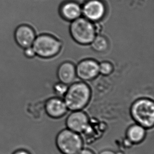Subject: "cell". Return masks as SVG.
<instances>
[{"instance_id": "277c9868", "label": "cell", "mask_w": 154, "mask_h": 154, "mask_svg": "<svg viewBox=\"0 0 154 154\" xmlns=\"http://www.w3.org/2000/svg\"><path fill=\"white\" fill-rule=\"evenodd\" d=\"M32 46L37 56L48 58L56 55L60 52L61 43L53 36L43 34L36 37Z\"/></svg>"}, {"instance_id": "d6986e66", "label": "cell", "mask_w": 154, "mask_h": 154, "mask_svg": "<svg viewBox=\"0 0 154 154\" xmlns=\"http://www.w3.org/2000/svg\"><path fill=\"white\" fill-rule=\"evenodd\" d=\"M99 154H116V152H114L112 150H105L101 152Z\"/></svg>"}, {"instance_id": "52a82bcc", "label": "cell", "mask_w": 154, "mask_h": 154, "mask_svg": "<svg viewBox=\"0 0 154 154\" xmlns=\"http://www.w3.org/2000/svg\"><path fill=\"white\" fill-rule=\"evenodd\" d=\"M106 12L104 3L100 0H88L82 8V13L90 21H98L102 19Z\"/></svg>"}, {"instance_id": "4fadbf2b", "label": "cell", "mask_w": 154, "mask_h": 154, "mask_svg": "<svg viewBox=\"0 0 154 154\" xmlns=\"http://www.w3.org/2000/svg\"><path fill=\"white\" fill-rule=\"evenodd\" d=\"M146 131L145 128L139 124L132 125L127 131L128 140L131 143H140L145 137Z\"/></svg>"}, {"instance_id": "44dd1931", "label": "cell", "mask_w": 154, "mask_h": 154, "mask_svg": "<svg viewBox=\"0 0 154 154\" xmlns=\"http://www.w3.org/2000/svg\"><path fill=\"white\" fill-rule=\"evenodd\" d=\"M116 154H124V153L122 152H116Z\"/></svg>"}, {"instance_id": "ac0fdd59", "label": "cell", "mask_w": 154, "mask_h": 154, "mask_svg": "<svg viewBox=\"0 0 154 154\" xmlns=\"http://www.w3.org/2000/svg\"><path fill=\"white\" fill-rule=\"evenodd\" d=\"M76 154H94L93 152H92L91 150H88V149H83L81 150L79 152H77Z\"/></svg>"}, {"instance_id": "7a4b0ae2", "label": "cell", "mask_w": 154, "mask_h": 154, "mask_svg": "<svg viewBox=\"0 0 154 154\" xmlns=\"http://www.w3.org/2000/svg\"><path fill=\"white\" fill-rule=\"evenodd\" d=\"M134 119L144 128H149L154 126V105L152 100L142 98L136 100L131 108Z\"/></svg>"}, {"instance_id": "8fae6325", "label": "cell", "mask_w": 154, "mask_h": 154, "mask_svg": "<svg viewBox=\"0 0 154 154\" xmlns=\"http://www.w3.org/2000/svg\"><path fill=\"white\" fill-rule=\"evenodd\" d=\"M57 75L61 83L66 85L71 84L76 77V68L72 63H64L59 67Z\"/></svg>"}, {"instance_id": "7c38bea8", "label": "cell", "mask_w": 154, "mask_h": 154, "mask_svg": "<svg viewBox=\"0 0 154 154\" xmlns=\"http://www.w3.org/2000/svg\"><path fill=\"white\" fill-rule=\"evenodd\" d=\"M62 17L69 21H74L80 17L82 14V8L79 4L74 2L65 3L60 8Z\"/></svg>"}, {"instance_id": "2e32d148", "label": "cell", "mask_w": 154, "mask_h": 154, "mask_svg": "<svg viewBox=\"0 0 154 154\" xmlns=\"http://www.w3.org/2000/svg\"><path fill=\"white\" fill-rule=\"evenodd\" d=\"M68 88L67 85L62 83L57 84L54 86V91L59 96H63L66 94Z\"/></svg>"}, {"instance_id": "3957f363", "label": "cell", "mask_w": 154, "mask_h": 154, "mask_svg": "<svg viewBox=\"0 0 154 154\" xmlns=\"http://www.w3.org/2000/svg\"><path fill=\"white\" fill-rule=\"evenodd\" d=\"M71 35L74 40L83 45L91 44L96 36L94 24L85 18L79 17L73 21L70 26Z\"/></svg>"}, {"instance_id": "e0dca14e", "label": "cell", "mask_w": 154, "mask_h": 154, "mask_svg": "<svg viewBox=\"0 0 154 154\" xmlns=\"http://www.w3.org/2000/svg\"><path fill=\"white\" fill-rule=\"evenodd\" d=\"M23 53L25 57H26L27 58H33L35 56H36L35 52L32 46L29 47L27 48H23Z\"/></svg>"}, {"instance_id": "5bb4252c", "label": "cell", "mask_w": 154, "mask_h": 154, "mask_svg": "<svg viewBox=\"0 0 154 154\" xmlns=\"http://www.w3.org/2000/svg\"><path fill=\"white\" fill-rule=\"evenodd\" d=\"M92 48L94 51L97 52L106 51L108 47V41L103 36H96L91 43Z\"/></svg>"}, {"instance_id": "8992f818", "label": "cell", "mask_w": 154, "mask_h": 154, "mask_svg": "<svg viewBox=\"0 0 154 154\" xmlns=\"http://www.w3.org/2000/svg\"><path fill=\"white\" fill-rule=\"evenodd\" d=\"M15 41L22 48L32 46L36 37L35 31L33 27L27 24H21L17 26L14 34Z\"/></svg>"}, {"instance_id": "ba28073f", "label": "cell", "mask_w": 154, "mask_h": 154, "mask_svg": "<svg viewBox=\"0 0 154 154\" xmlns=\"http://www.w3.org/2000/svg\"><path fill=\"white\" fill-rule=\"evenodd\" d=\"M76 73L79 79L84 81L93 79L100 73L99 64L93 60H83L77 65Z\"/></svg>"}, {"instance_id": "9a60e30c", "label": "cell", "mask_w": 154, "mask_h": 154, "mask_svg": "<svg viewBox=\"0 0 154 154\" xmlns=\"http://www.w3.org/2000/svg\"><path fill=\"white\" fill-rule=\"evenodd\" d=\"M100 73L104 75H108L112 72V66L108 62H103L99 65Z\"/></svg>"}, {"instance_id": "9c48e42d", "label": "cell", "mask_w": 154, "mask_h": 154, "mask_svg": "<svg viewBox=\"0 0 154 154\" xmlns=\"http://www.w3.org/2000/svg\"><path fill=\"white\" fill-rule=\"evenodd\" d=\"M66 125L72 131L76 133H82L85 131L88 125V116L81 111H75L67 117Z\"/></svg>"}, {"instance_id": "5b68a950", "label": "cell", "mask_w": 154, "mask_h": 154, "mask_svg": "<svg viewBox=\"0 0 154 154\" xmlns=\"http://www.w3.org/2000/svg\"><path fill=\"white\" fill-rule=\"evenodd\" d=\"M56 145L63 154H76L81 150L83 141L77 133L69 129H65L58 134Z\"/></svg>"}, {"instance_id": "6da1fadb", "label": "cell", "mask_w": 154, "mask_h": 154, "mask_svg": "<svg viewBox=\"0 0 154 154\" xmlns=\"http://www.w3.org/2000/svg\"><path fill=\"white\" fill-rule=\"evenodd\" d=\"M91 97V90L84 83L73 84L65 94L64 102L69 109L77 111L85 107Z\"/></svg>"}, {"instance_id": "30bf717a", "label": "cell", "mask_w": 154, "mask_h": 154, "mask_svg": "<svg viewBox=\"0 0 154 154\" xmlns=\"http://www.w3.org/2000/svg\"><path fill=\"white\" fill-rule=\"evenodd\" d=\"M45 111L47 114L54 118H58L66 114L67 107L64 101L60 98H52L49 99L45 104Z\"/></svg>"}, {"instance_id": "ffe728a7", "label": "cell", "mask_w": 154, "mask_h": 154, "mask_svg": "<svg viewBox=\"0 0 154 154\" xmlns=\"http://www.w3.org/2000/svg\"><path fill=\"white\" fill-rule=\"evenodd\" d=\"M14 154H29V152L24 150H19L14 152Z\"/></svg>"}]
</instances>
